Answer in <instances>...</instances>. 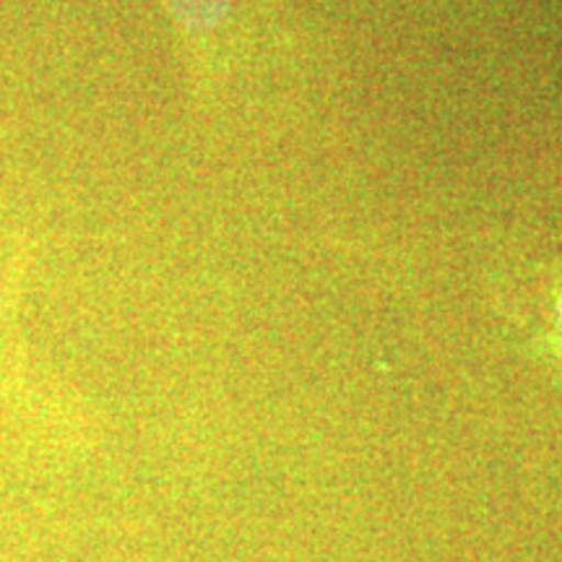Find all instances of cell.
I'll return each mask as SVG.
<instances>
[{"label":"cell","instance_id":"obj_1","mask_svg":"<svg viewBox=\"0 0 562 562\" xmlns=\"http://www.w3.org/2000/svg\"><path fill=\"white\" fill-rule=\"evenodd\" d=\"M170 5L178 11L182 21L193 26H203L214 21V11H220L222 0H170Z\"/></svg>","mask_w":562,"mask_h":562},{"label":"cell","instance_id":"obj_2","mask_svg":"<svg viewBox=\"0 0 562 562\" xmlns=\"http://www.w3.org/2000/svg\"><path fill=\"white\" fill-rule=\"evenodd\" d=\"M0 305H3V286H0Z\"/></svg>","mask_w":562,"mask_h":562}]
</instances>
